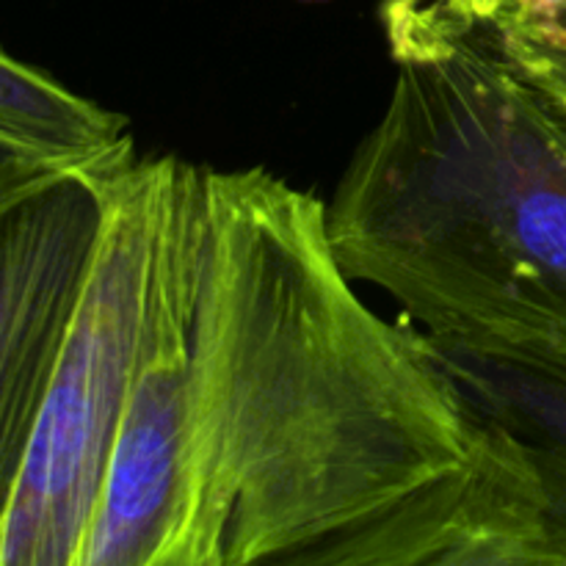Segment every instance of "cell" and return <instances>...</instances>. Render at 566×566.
Segmentation results:
<instances>
[{"label": "cell", "instance_id": "52a82bcc", "mask_svg": "<svg viewBox=\"0 0 566 566\" xmlns=\"http://www.w3.org/2000/svg\"><path fill=\"white\" fill-rule=\"evenodd\" d=\"M0 138L55 164L116 166L133 158L130 122L0 48Z\"/></svg>", "mask_w": 566, "mask_h": 566}, {"label": "cell", "instance_id": "6da1fadb", "mask_svg": "<svg viewBox=\"0 0 566 566\" xmlns=\"http://www.w3.org/2000/svg\"><path fill=\"white\" fill-rule=\"evenodd\" d=\"M484 434L423 332L363 302L313 191L208 169L180 566H357Z\"/></svg>", "mask_w": 566, "mask_h": 566}, {"label": "cell", "instance_id": "ba28073f", "mask_svg": "<svg viewBox=\"0 0 566 566\" xmlns=\"http://www.w3.org/2000/svg\"><path fill=\"white\" fill-rule=\"evenodd\" d=\"M506 42L566 53V0H479Z\"/></svg>", "mask_w": 566, "mask_h": 566}, {"label": "cell", "instance_id": "277c9868", "mask_svg": "<svg viewBox=\"0 0 566 566\" xmlns=\"http://www.w3.org/2000/svg\"><path fill=\"white\" fill-rule=\"evenodd\" d=\"M208 241V169L182 164L147 340L75 566H180L197 497L193 324Z\"/></svg>", "mask_w": 566, "mask_h": 566}, {"label": "cell", "instance_id": "3957f363", "mask_svg": "<svg viewBox=\"0 0 566 566\" xmlns=\"http://www.w3.org/2000/svg\"><path fill=\"white\" fill-rule=\"evenodd\" d=\"M182 164L133 155L111 175L103 232L6 517L0 566L77 564L147 340Z\"/></svg>", "mask_w": 566, "mask_h": 566}, {"label": "cell", "instance_id": "30bf717a", "mask_svg": "<svg viewBox=\"0 0 566 566\" xmlns=\"http://www.w3.org/2000/svg\"><path fill=\"white\" fill-rule=\"evenodd\" d=\"M55 166H75V164H55V160L44 158V155L33 153V149L22 147V144L0 138V197L17 191L25 182L36 180L44 171L55 169Z\"/></svg>", "mask_w": 566, "mask_h": 566}, {"label": "cell", "instance_id": "5b68a950", "mask_svg": "<svg viewBox=\"0 0 566 566\" xmlns=\"http://www.w3.org/2000/svg\"><path fill=\"white\" fill-rule=\"evenodd\" d=\"M122 164L55 166L0 197V539Z\"/></svg>", "mask_w": 566, "mask_h": 566}, {"label": "cell", "instance_id": "9c48e42d", "mask_svg": "<svg viewBox=\"0 0 566 566\" xmlns=\"http://www.w3.org/2000/svg\"><path fill=\"white\" fill-rule=\"evenodd\" d=\"M501 44L503 50H506L509 59H512L536 86H542L547 94H553L558 103L566 105V53L536 48V44L506 42V39H501Z\"/></svg>", "mask_w": 566, "mask_h": 566}, {"label": "cell", "instance_id": "8992f818", "mask_svg": "<svg viewBox=\"0 0 566 566\" xmlns=\"http://www.w3.org/2000/svg\"><path fill=\"white\" fill-rule=\"evenodd\" d=\"M423 335L473 412L525 453L566 562V321L495 335Z\"/></svg>", "mask_w": 566, "mask_h": 566}, {"label": "cell", "instance_id": "7a4b0ae2", "mask_svg": "<svg viewBox=\"0 0 566 566\" xmlns=\"http://www.w3.org/2000/svg\"><path fill=\"white\" fill-rule=\"evenodd\" d=\"M390 99L326 205L354 282L423 332L566 321V105L479 0H385Z\"/></svg>", "mask_w": 566, "mask_h": 566}]
</instances>
